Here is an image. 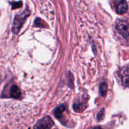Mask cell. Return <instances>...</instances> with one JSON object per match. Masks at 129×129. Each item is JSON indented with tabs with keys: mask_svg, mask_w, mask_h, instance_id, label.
Masks as SVG:
<instances>
[{
	"mask_svg": "<svg viewBox=\"0 0 129 129\" xmlns=\"http://www.w3.org/2000/svg\"><path fill=\"white\" fill-rule=\"evenodd\" d=\"M29 15H30V13L25 11L21 15H17V16H15L13 25L12 26V31L14 34H17L18 33L20 28L21 27L24 21L26 20V18L28 16H29Z\"/></svg>",
	"mask_w": 129,
	"mask_h": 129,
	"instance_id": "2",
	"label": "cell"
},
{
	"mask_svg": "<svg viewBox=\"0 0 129 129\" xmlns=\"http://www.w3.org/2000/svg\"><path fill=\"white\" fill-rule=\"evenodd\" d=\"M54 125V122L49 117H45L37 123L35 128H50Z\"/></svg>",
	"mask_w": 129,
	"mask_h": 129,
	"instance_id": "4",
	"label": "cell"
},
{
	"mask_svg": "<svg viewBox=\"0 0 129 129\" xmlns=\"http://www.w3.org/2000/svg\"><path fill=\"white\" fill-rule=\"evenodd\" d=\"M107 84L105 83H103L100 85V93L102 96H105L107 94Z\"/></svg>",
	"mask_w": 129,
	"mask_h": 129,
	"instance_id": "8",
	"label": "cell"
},
{
	"mask_svg": "<svg viewBox=\"0 0 129 129\" xmlns=\"http://www.w3.org/2000/svg\"><path fill=\"white\" fill-rule=\"evenodd\" d=\"M116 11L119 15H123L129 11V0H116Z\"/></svg>",
	"mask_w": 129,
	"mask_h": 129,
	"instance_id": "3",
	"label": "cell"
},
{
	"mask_svg": "<svg viewBox=\"0 0 129 129\" xmlns=\"http://www.w3.org/2000/svg\"><path fill=\"white\" fill-rule=\"evenodd\" d=\"M41 22H42V21L41 20H40V19L37 18L35 21V24L36 26H40V27H43V26H44V24L41 23Z\"/></svg>",
	"mask_w": 129,
	"mask_h": 129,
	"instance_id": "11",
	"label": "cell"
},
{
	"mask_svg": "<svg viewBox=\"0 0 129 129\" xmlns=\"http://www.w3.org/2000/svg\"><path fill=\"white\" fill-rule=\"evenodd\" d=\"M119 76L122 84L125 87L129 86V66L122 68L119 71Z\"/></svg>",
	"mask_w": 129,
	"mask_h": 129,
	"instance_id": "5",
	"label": "cell"
},
{
	"mask_svg": "<svg viewBox=\"0 0 129 129\" xmlns=\"http://www.w3.org/2000/svg\"><path fill=\"white\" fill-rule=\"evenodd\" d=\"M66 110V107L62 105L59 107H57L54 110V115L57 118H60L62 117L63 113L65 112Z\"/></svg>",
	"mask_w": 129,
	"mask_h": 129,
	"instance_id": "7",
	"label": "cell"
},
{
	"mask_svg": "<svg viewBox=\"0 0 129 129\" xmlns=\"http://www.w3.org/2000/svg\"><path fill=\"white\" fill-rule=\"evenodd\" d=\"M104 113H105L104 109H102V110L99 112V113L98 114V116H97V118H98V121H100V120L103 119V117H104Z\"/></svg>",
	"mask_w": 129,
	"mask_h": 129,
	"instance_id": "10",
	"label": "cell"
},
{
	"mask_svg": "<svg viewBox=\"0 0 129 129\" xmlns=\"http://www.w3.org/2000/svg\"><path fill=\"white\" fill-rule=\"evenodd\" d=\"M21 6H22V3H21V1L13 3H12V9L18 8L21 7Z\"/></svg>",
	"mask_w": 129,
	"mask_h": 129,
	"instance_id": "9",
	"label": "cell"
},
{
	"mask_svg": "<svg viewBox=\"0 0 129 129\" xmlns=\"http://www.w3.org/2000/svg\"><path fill=\"white\" fill-rule=\"evenodd\" d=\"M10 95L12 98L18 99L21 96V91L18 87L16 85H13L10 88Z\"/></svg>",
	"mask_w": 129,
	"mask_h": 129,
	"instance_id": "6",
	"label": "cell"
},
{
	"mask_svg": "<svg viewBox=\"0 0 129 129\" xmlns=\"http://www.w3.org/2000/svg\"><path fill=\"white\" fill-rule=\"evenodd\" d=\"M116 30L118 34L125 39L129 41V21L119 20L116 21Z\"/></svg>",
	"mask_w": 129,
	"mask_h": 129,
	"instance_id": "1",
	"label": "cell"
}]
</instances>
